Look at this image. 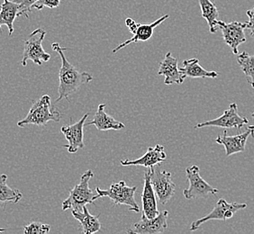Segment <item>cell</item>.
<instances>
[{"label": "cell", "mask_w": 254, "mask_h": 234, "mask_svg": "<svg viewBox=\"0 0 254 234\" xmlns=\"http://www.w3.org/2000/svg\"><path fill=\"white\" fill-rule=\"evenodd\" d=\"M61 4V0H39L34 5L33 8L37 10L44 9V7H49L51 9L56 8Z\"/></svg>", "instance_id": "cell-27"}, {"label": "cell", "mask_w": 254, "mask_h": 234, "mask_svg": "<svg viewBox=\"0 0 254 234\" xmlns=\"http://www.w3.org/2000/svg\"><path fill=\"white\" fill-rule=\"evenodd\" d=\"M106 105L100 104L98 106V110L94 116L93 120L90 122H85V126L94 125L98 131H109V130H122L125 128V124L121 122L117 121L114 117L109 116L106 113Z\"/></svg>", "instance_id": "cell-18"}, {"label": "cell", "mask_w": 254, "mask_h": 234, "mask_svg": "<svg viewBox=\"0 0 254 234\" xmlns=\"http://www.w3.org/2000/svg\"><path fill=\"white\" fill-rule=\"evenodd\" d=\"M187 179L190 183L189 188L183 191V195L188 200L198 197H205L208 195H215L219 190L213 187L200 176V170L196 165L188 167L186 169Z\"/></svg>", "instance_id": "cell-7"}, {"label": "cell", "mask_w": 254, "mask_h": 234, "mask_svg": "<svg viewBox=\"0 0 254 234\" xmlns=\"http://www.w3.org/2000/svg\"><path fill=\"white\" fill-rule=\"evenodd\" d=\"M5 232H6V229H5V228H0V234L1 233H5Z\"/></svg>", "instance_id": "cell-29"}, {"label": "cell", "mask_w": 254, "mask_h": 234, "mask_svg": "<svg viewBox=\"0 0 254 234\" xmlns=\"http://www.w3.org/2000/svg\"><path fill=\"white\" fill-rule=\"evenodd\" d=\"M52 48L59 54L62 59V67L59 71V88H58V98L55 102L58 103L68 96L77 92L78 88L84 84L89 83L93 80L91 74L79 71L72 64L68 61L64 52L68 51L67 48L62 47L58 43L52 44Z\"/></svg>", "instance_id": "cell-1"}, {"label": "cell", "mask_w": 254, "mask_h": 234, "mask_svg": "<svg viewBox=\"0 0 254 234\" xmlns=\"http://www.w3.org/2000/svg\"><path fill=\"white\" fill-rule=\"evenodd\" d=\"M19 5L14 1L3 0L0 5V33L2 25H5L8 29V35L14 33V22L18 17Z\"/></svg>", "instance_id": "cell-20"}, {"label": "cell", "mask_w": 254, "mask_h": 234, "mask_svg": "<svg viewBox=\"0 0 254 234\" xmlns=\"http://www.w3.org/2000/svg\"><path fill=\"white\" fill-rule=\"evenodd\" d=\"M143 190L142 194V212L148 218H154L160 214L157 206L156 194L151 182L150 169L144 172Z\"/></svg>", "instance_id": "cell-17"}, {"label": "cell", "mask_w": 254, "mask_h": 234, "mask_svg": "<svg viewBox=\"0 0 254 234\" xmlns=\"http://www.w3.org/2000/svg\"><path fill=\"white\" fill-rule=\"evenodd\" d=\"M93 176V171L91 170L84 172L79 183L69 191L68 198L63 202L64 211L68 209L82 211L85 205L94 204L95 200L99 198L98 193L95 195L93 190L89 187V181Z\"/></svg>", "instance_id": "cell-3"}, {"label": "cell", "mask_w": 254, "mask_h": 234, "mask_svg": "<svg viewBox=\"0 0 254 234\" xmlns=\"http://www.w3.org/2000/svg\"><path fill=\"white\" fill-rule=\"evenodd\" d=\"M7 176L5 174L0 175V206H5L8 203H18L23 194L16 188H12L6 184Z\"/></svg>", "instance_id": "cell-23"}, {"label": "cell", "mask_w": 254, "mask_h": 234, "mask_svg": "<svg viewBox=\"0 0 254 234\" xmlns=\"http://www.w3.org/2000/svg\"><path fill=\"white\" fill-rule=\"evenodd\" d=\"M71 213L74 218L79 222L81 225V232L84 234H92L98 233L101 230V224L99 222L98 215H92L86 205L84 206L82 211L71 210Z\"/></svg>", "instance_id": "cell-19"}, {"label": "cell", "mask_w": 254, "mask_h": 234, "mask_svg": "<svg viewBox=\"0 0 254 234\" xmlns=\"http://www.w3.org/2000/svg\"><path fill=\"white\" fill-rule=\"evenodd\" d=\"M166 156L164 147L157 144L156 146L149 147L144 155L141 158L133 161L122 160L120 161V164L122 166H143L146 169H149L151 167L155 166L157 164H161L166 160Z\"/></svg>", "instance_id": "cell-16"}, {"label": "cell", "mask_w": 254, "mask_h": 234, "mask_svg": "<svg viewBox=\"0 0 254 234\" xmlns=\"http://www.w3.org/2000/svg\"><path fill=\"white\" fill-rule=\"evenodd\" d=\"M250 136L254 138V125L248 127L245 132L234 136H228L227 131H225L222 136L220 135L215 139V142L225 147L226 156L229 157L235 153L245 151L247 140Z\"/></svg>", "instance_id": "cell-14"}, {"label": "cell", "mask_w": 254, "mask_h": 234, "mask_svg": "<svg viewBox=\"0 0 254 234\" xmlns=\"http://www.w3.org/2000/svg\"><path fill=\"white\" fill-rule=\"evenodd\" d=\"M168 217L169 212L163 211L154 218H148L142 213L139 222L127 229V234H163L168 229Z\"/></svg>", "instance_id": "cell-11"}, {"label": "cell", "mask_w": 254, "mask_h": 234, "mask_svg": "<svg viewBox=\"0 0 254 234\" xmlns=\"http://www.w3.org/2000/svg\"><path fill=\"white\" fill-rule=\"evenodd\" d=\"M51 230L49 225H45L40 222H33L30 225H25L24 227V233L25 234H47Z\"/></svg>", "instance_id": "cell-25"}, {"label": "cell", "mask_w": 254, "mask_h": 234, "mask_svg": "<svg viewBox=\"0 0 254 234\" xmlns=\"http://www.w3.org/2000/svg\"><path fill=\"white\" fill-rule=\"evenodd\" d=\"M46 35V32L42 28L34 30L32 34L25 40L24 54L21 60L22 66L25 67L28 60L41 66L43 62H47L51 58V55L43 48V41Z\"/></svg>", "instance_id": "cell-5"}, {"label": "cell", "mask_w": 254, "mask_h": 234, "mask_svg": "<svg viewBox=\"0 0 254 234\" xmlns=\"http://www.w3.org/2000/svg\"><path fill=\"white\" fill-rule=\"evenodd\" d=\"M137 186H128L125 181L113 183L106 190H103L98 186L96 188L99 197L106 196L112 201L115 205H127L129 207V211L139 213L140 207L134 198Z\"/></svg>", "instance_id": "cell-4"}, {"label": "cell", "mask_w": 254, "mask_h": 234, "mask_svg": "<svg viewBox=\"0 0 254 234\" xmlns=\"http://www.w3.org/2000/svg\"><path fill=\"white\" fill-rule=\"evenodd\" d=\"M88 116L89 114H86L79 121L73 124L62 127L61 132H63L66 140L68 141V144L64 145V147L67 148L68 153H76L79 149H83L85 147L83 129Z\"/></svg>", "instance_id": "cell-13"}, {"label": "cell", "mask_w": 254, "mask_h": 234, "mask_svg": "<svg viewBox=\"0 0 254 234\" xmlns=\"http://www.w3.org/2000/svg\"><path fill=\"white\" fill-rule=\"evenodd\" d=\"M247 207L246 204H239V203H227L225 199H220L216 203L214 209L208 215L200 218L195 220L191 224L190 231H195L200 227L201 225L205 224L210 220H219V221H226L231 219L235 213H237L240 210L245 209Z\"/></svg>", "instance_id": "cell-10"}, {"label": "cell", "mask_w": 254, "mask_h": 234, "mask_svg": "<svg viewBox=\"0 0 254 234\" xmlns=\"http://www.w3.org/2000/svg\"><path fill=\"white\" fill-rule=\"evenodd\" d=\"M180 70L186 78L188 77L192 78H215L219 75L216 71H208L203 68L199 64V59L196 58L184 60Z\"/></svg>", "instance_id": "cell-21"}, {"label": "cell", "mask_w": 254, "mask_h": 234, "mask_svg": "<svg viewBox=\"0 0 254 234\" xmlns=\"http://www.w3.org/2000/svg\"><path fill=\"white\" fill-rule=\"evenodd\" d=\"M201 8V15L205 18L209 26L211 34H215L219 30V12L215 3L211 0H197Z\"/></svg>", "instance_id": "cell-22"}, {"label": "cell", "mask_w": 254, "mask_h": 234, "mask_svg": "<svg viewBox=\"0 0 254 234\" xmlns=\"http://www.w3.org/2000/svg\"><path fill=\"white\" fill-rule=\"evenodd\" d=\"M246 15L248 16L249 20L247 22H245L244 25H245V29L250 30V34L252 37L254 38V8L253 9L247 10L246 12Z\"/></svg>", "instance_id": "cell-28"}, {"label": "cell", "mask_w": 254, "mask_h": 234, "mask_svg": "<svg viewBox=\"0 0 254 234\" xmlns=\"http://www.w3.org/2000/svg\"><path fill=\"white\" fill-rule=\"evenodd\" d=\"M170 15H165L160 17L159 19L154 21L152 24H138L134 20L128 17L126 19V25L128 29L133 34L132 38L124 42L123 44H119L118 47L113 50V54H117L120 50L124 49L127 45L131 44H136L138 42H147L152 38L153 31L158 25H161L165 20L168 19Z\"/></svg>", "instance_id": "cell-8"}, {"label": "cell", "mask_w": 254, "mask_h": 234, "mask_svg": "<svg viewBox=\"0 0 254 234\" xmlns=\"http://www.w3.org/2000/svg\"><path fill=\"white\" fill-rule=\"evenodd\" d=\"M237 62L248 83L254 88V55L243 52L241 54H237Z\"/></svg>", "instance_id": "cell-24"}, {"label": "cell", "mask_w": 254, "mask_h": 234, "mask_svg": "<svg viewBox=\"0 0 254 234\" xmlns=\"http://www.w3.org/2000/svg\"><path fill=\"white\" fill-rule=\"evenodd\" d=\"M15 3L18 4L19 5V13L18 16L21 15H25L26 18L29 17L28 13L32 11L33 5L39 0H13Z\"/></svg>", "instance_id": "cell-26"}, {"label": "cell", "mask_w": 254, "mask_h": 234, "mask_svg": "<svg viewBox=\"0 0 254 234\" xmlns=\"http://www.w3.org/2000/svg\"><path fill=\"white\" fill-rule=\"evenodd\" d=\"M158 74L164 76L165 85H181L186 78L180 70L178 58L173 57L171 52L167 53L164 58L161 60Z\"/></svg>", "instance_id": "cell-15"}, {"label": "cell", "mask_w": 254, "mask_h": 234, "mask_svg": "<svg viewBox=\"0 0 254 234\" xmlns=\"http://www.w3.org/2000/svg\"><path fill=\"white\" fill-rule=\"evenodd\" d=\"M62 117V113L52 106L50 96L44 95L33 103L27 116L17 122V126L23 128L30 124L44 126L51 121L60 122Z\"/></svg>", "instance_id": "cell-2"}, {"label": "cell", "mask_w": 254, "mask_h": 234, "mask_svg": "<svg viewBox=\"0 0 254 234\" xmlns=\"http://www.w3.org/2000/svg\"><path fill=\"white\" fill-rule=\"evenodd\" d=\"M249 123V120L247 117H241L238 114V107L235 103L230 104L229 108L225 110L224 114L221 117L215 119H212L209 121L197 123L195 129L204 128V127L214 126L220 127V128H237L242 129L245 124Z\"/></svg>", "instance_id": "cell-9"}, {"label": "cell", "mask_w": 254, "mask_h": 234, "mask_svg": "<svg viewBox=\"0 0 254 234\" xmlns=\"http://www.w3.org/2000/svg\"><path fill=\"white\" fill-rule=\"evenodd\" d=\"M252 117H254V112L252 114Z\"/></svg>", "instance_id": "cell-30"}, {"label": "cell", "mask_w": 254, "mask_h": 234, "mask_svg": "<svg viewBox=\"0 0 254 234\" xmlns=\"http://www.w3.org/2000/svg\"><path fill=\"white\" fill-rule=\"evenodd\" d=\"M149 169L151 171V182L157 198L161 202V205H166L176 192V185L172 181L171 173L169 171H162L161 164H157Z\"/></svg>", "instance_id": "cell-6"}, {"label": "cell", "mask_w": 254, "mask_h": 234, "mask_svg": "<svg viewBox=\"0 0 254 234\" xmlns=\"http://www.w3.org/2000/svg\"><path fill=\"white\" fill-rule=\"evenodd\" d=\"M218 26L219 30L222 31V36L225 44L231 48L233 54L237 55L239 54L238 47L246 42L244 23L237 21L225 23L219 20Z\"/></svg>", "instance_id": "cell-12"}]
</instances>
